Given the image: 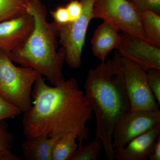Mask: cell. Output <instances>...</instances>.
<instances>
[{
  "label": "cell",
  "mask_w": 160,
  "mask_h": 160,
  "mask_svg": "<svg viewBox=\"0 0 160 160\" xmlns=\"http://www.w3.org/2000/svg\"><path fill=\"white\" fill-rule=\"evenodd\" d=\"M140 13L151 10L160 15V0H128Z\"/></svg>",
  "instance_id": "obj_21"
},
{
  "label": "cell",
  "mask_w": 160,
  "mask_h": 160,
  "mask_svg": "<svg viewBox=\"0 0 160 160\" xmlns=\"http://www.w3.org/2000/svg\"><path fill=\"white\" fill-rule=\"evenodd\" d=\"M30 0H0V22L26 10Z\"/></svg>",
  "instance_id": "obj_16"
},
{
  "label": "cell",
  "mask_w": 160,
  "mask_h": 160,
  "mask_svg": "<svg viewBox=\"0 0 160 160\" xmlns=\"http://www.w3.org/2000/svg\"><path fill=\"white\" fill-rule=\"evenodd\" d=\"M140 13L146 41L160 47V15L151 10Z\"/></svg>",
  "instance_id": "obj_14"
},
{
  "label": "cell",
  "mask_w": 160,
  "mask_h": 160,
  "mask_svg": "<svg viewBox=\"0 0 160 160\" xmlns=\"http://www.w3.org/2000/svg\"><path fill=\"white\" fill-rule=\"evenodd\" d=\"M160 125V111H131L117 122L112 132V145L113 149L126 145L131 140Z\"/></svg>",
  "instance_id": "obj_8"
},
{
  "label": "cell",
  "mask_w": 160,
  "mask_h": 160,
  "mask_svg": "<svg viewBox=\"0 0 160 160\" xmlns=\"http://www.w3.org/2000/svg\"><path fill=\"white\" fill-rule=\"evenodd\" d=\"M22 113L19 108L7 102L0 95V122L7 119H14Z\"/></svg>",
  "instance_id": "obj_20"
},
{
  "label": "cell",
  "mask_w": 160,
  "mask_h": 160,
  "mask_svg": "<svg viewBox=\"0 0 160 160\" xmlns=\"http://www.w3.org/2000/svg\"><path fill=\"white\" fill-rule=\"evenodd\" d=\"M34 26L33 17L25 10L0 22V50L7 55L25 42Z\"/></svg>",
  "instance_id": "obj_10"
},
{
  "label": "cell",
  "mask_w": 160,
  "mask_h": 160,
  "mask_svg": "<svg viewBox=\"0 0 160 160\" xmlns=\"http://www.w3.org/2000/svg\"><path fill=\"white\" fill-rule=\"evenodd\" d=\"M54 22L58 26L65 25L71 22L69 12L66 7L58 6L55 10L50 11Z\"/></svg>",
  "instance_id": "obj_22"
},
{
  "label": "cell",
  "mask_w": 160,
  "mask_h": 160,
  "mask_svg": "<svg viewBox=\"0 0 160 160\" xmlns=\"http://www.w3.org/2000/svg\"><path fill=\"white\" fill-rule=\"evenodd\" d=\"M14 137L4 120L0 122V150H12Z\"/></svg>",
  "instance_id": "obj_19"
},
{
  "label": "cell",
  "mask_w": 160,
  "mask_h": 160,
  "mask_svg": "<svg viewBox=\"0 0 160 160\" xmlns=\"http://www.w3.org/2000/svg\"><path fill=\"white\" fill-rule=\"evenodd\" d=\"M120 60L131 111L159 109V105L148 84L146 71L129 59L121 56Z\"/></svg>",
  "instance_id": "obj_7"
},
{
  "label": "cell",
  "mask_w": 160,
  "mask_h": 160,
  "mask_svg": "<svg viewBox=\"0 0 160 160\" xmlns=\"http://www.w3.org/2000/svg\"><path fill=\"white\" fill-rule=\"evenodd\" d=\"M118 31L114 25L106 21L95 30L91 41L92 49L94 56L102 62L106 61L110 52L118 46L121 41Z\"/></svg>",
  "instance_id": "obj_12"
},
{
  "label": "cell",
  "mask_w": 160,
  "mask_h": 160,
  "mask_svg": "<svg viewBox=\"0 0 160 160\" xmlns=\"http://www.w3.org/2000/svg\"><path fill=\"white\" fill-rule=\"evenodd\" d=\"M83 10L79 17L65 25L58 26L59 43L66 52L65 62L71 69L82 64V56L86 35L90 21L94 0H80Z\"/></svg>",
  "instance_id": "obj_6"
},
{
  "label": "cell",
  "mask_w": 160,
  "mask_h": 160,
  "mask_svg": "<svg viewBox=\"0 0 160 160\" xmlns=\"http://www.w3.org/2000/svg\"><path fill=\"white\" fill-rule=\"evenodd\" d=\"M66 7L69 12L71 22L78 19L82 12V5L80 1L72 0L67 4Z\"/></svg>",
  "instance_id": "obj_23"
},
{
  "label": "cell",
  "mask_w": 160,
  "mask_h": 160,
  "mask_svg": "<svg viewBox=\"0 0 160 160\" xmlns=\"http://www.w3.org/2000/svg\"><path fill=\"white\" fill-rule=\"evenodd\" d=\"M77 135L71 134L61 138L52 152V160H71L78 149Z\"/></svg>",
  "instance_id": "obj_15"
},
{
  "label": "cell",
  "mask_w": 160,
  "mask_h": 160,
  "mask_svg": "<svg viewBox=\"0 0 160 160\" xmlns=\"http://www.w3.org/2000/svg\"><path fill=\"white\" fill-rule=\"evenodd\" d=\"M117 48L121 56L137 63L147 71L152 68L160 69V47L134 36L120 33Z\"/></svg>",
  "instance_id": "obj_9"
},
{
  "label": "cell",
  "mask_w": 160,
  "mask_h": 160,
  "mask_svg": "<svg viewBox=\"0 0 160 160\" xmlns=\"http://www.w3.org/2000/svg\"><path fill=\"white\" fill-rule=\"evenodd\" d=\"M60 138L42 134L27 137L21 144L23 156L26 160H52V152Z\"/></svg>",
  "instance_id": "obj_13"
},
{
  "label": "cell",
  "mask_w": 160,
  "mask_h": 160,
  "mask_svg": "<svg viewBox=\"0 0 160 160\" xmlns=\"http://www.w3.org/2000/svg\"><path fill=\"white\" fill-rule=\"evenodd\" d=\"M121 56L90 69L85 85V94L96 118L95 138L101 140L107 158L112 160V136L118 121L131 111L124 85Z\"/></svg>",
  "instance_id": "obj_2"
},
{
  "label": "cell",
  "mask_w": 160,
  "mask_h": 160,
  "mask_svg": "<svg viewBox=\"0 0 160 160\" xmlns=\"http://www.w3.org/2000/svg\"><path fill=\"white\" fill-rule=\"evenodd\" d=\"M148 159L150 160H160V135L153 144Z\"/></svg>",
  "instance_id": "obj_24"
},
{
  "label": "cell",
  "mask_w": 160,
  "mask_h": 160,
  "mask_svg": "<svg viewBox=\"0 0 160 160\" xmlns=\"http://www.w3.org/2000/svg\"><path fill=\"white\" fill-rule=\"evenodd\" d=\"M92 19L109 22L124 33L146 41L141 13L128 0H94Z\"/></svg>",
  "instance_id": "obj_5"
},
{
  "label": "cell",
  "mask_w": 160,
  "mask_h": 160,
  "mask_svg": "<svg viewBox=\"0 0 160 160\" xmlns=\"http://www.w3.org/2000/svg\"><path fill=\"white\" fill-rule=\"evenodd\" d=\"M149 87L156 100L160 105V69L152 68L146 71Z\"/></svg>",
  "instance_id": "obj_18"
},
{
  "label": "cell",
  "mask_w": 160,
  "mask_h": 160,
  "mask_svg": "<svg viewBox=\"0 0 160 160\" xmlns=\"http://www.w3.org/2000/svg\"><path fill=\"white\" fill-rule=\"evenodd\" d=\"M26 10L34 18V28L8 57L13 62L36 70L56 86L65 80L62 68L66 58L65 49H58V26L48 22L47 9L42 0H30Z\"/></svg>",
  "instance_id": "obj_3"
},
{
  "label": "cell",
  "mask_w": 160,
  "mask_h": 160,
  "mask_svg": "<svg viewBox=\"0 0 160 160\" xmlns=\"http://www.w3.org/2000/svg\"><path fill=\"white\" fill-rule=\"evenodd\" d=\"M32 98V106L23 115V132L26 137L44 134L61 138L74 134L78 136V148L88 141L86 124L91 119L93 111L74 78L52 87L39 74L33 85Z\"/></svg>",
  "instance_id": "obj_1"
},
{
  "label": "cell",
  "mask_w": 160,
  "mask_h": 160,
  "mask_svg": "<svg viewBox=\"0 0 160 160\" xmlns=\"http://www.w3.org/2000/svg\"><path fill=\"white\" fill-rule=\"evenodd\" d=\"M22 159L14 154L12 150H0V160H22Z\"/></svg>",
  "instance_id": "obj_25"
},
{
  "label": "cell",
  "mask_w": 160,
  "mask_h": 160,
  "mask_svg": "<svg viewBox=\"0 0 160 160\" xmlns=\"http://www.w3.org/2000/svg\"><path fill=\"white\" fill-rule=\"evenodd\" d=\"M103 149L101 140L95 138L92 142L78 147L71 160H96L99 153Z\"/></svg>",
  "instance_id": "obj_17"
},
{
  "label": "cell",
  "mask_w": 160,
  "mask_h": 160,
  "mask_svg": "<svg viewBox=\"0 0 160 160\" xmlns=\"http://www.w3.org/2000/svg\"><path fill=\"white\" fill-rule=\"evenodd\" d=\"M160 135V125L131 140L125 146L113 149V158L118 160H145Z\"/></svg>",
  "instance_id": "obj_11"
},
{
  "label": "cell",
  "mask_w": 160,
  "mask_h": 160,
  "mask_svg": "<svg viewBox=\"0 0 160 160\" xmlns=\"http://www.w3.org/2000/svg\"><path fill=\"white\" fill-rule=\"evenodd\" d=\"M39 74L32 68L15 66L0 50V95L22 112L32 106V92Z\"/></svg>",
  "instance_id": "obj_4"
}]
</instances>
